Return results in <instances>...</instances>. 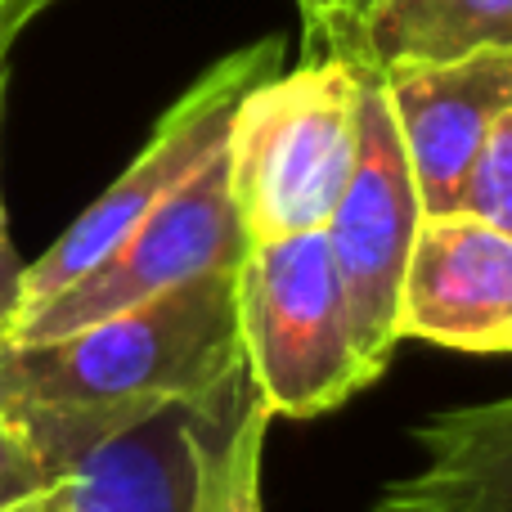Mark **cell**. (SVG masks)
Returning <instances> with one entry per match:
<instances>
[{
	"label": "cell",
	"instance_id": "7c38bea8",
	"mask_svg": "<svg viewBox=\"0 0 512 512\" xmlns=\"http://www.w3.org/2000/svg\"><path fill=\"white\" fill-rule=\"evenodd\" d=\"M270 409L256 400L252 382H243L198 436V472L189 512H265L261 472Z\"/></svg>",
	"mask_w": 512,
	"mask_h": 512
},
{
	"label": "cell",
	"instance_id": "30bf717a",
	"mask_svg": "<svg viewBox=\"0 0 512 512\" xmlns=\"http://www.w3.org/2000/svg\"><path fill=\"white\" fill-rule=\"evenodd\" d=\"M423 463L373 512H512V396L441 409L414 432Z\"/></svg>",
	"mask_w": 512,
	"mask_h": 512
},
{
	"label": "cell",
	"instance_id": "4fadbf2b",
	"mask_svg": "<svg viewBox=\"0 0 512 512\" xmlns=\"http://www.w3.org/2000/svg\"><path fill=\"white\" fill-rule=\"evenodd\" d=\"M454 212L472 216V221L512 239V113H504L490 126L486 144H481V153L468 167Z\"/></svg>",
	"mask_w": 512,
	"mask_h": 512
},
{
	"label": "cell",
	"instance_id": "ba28073f",
	"mask_svg": "<svg viewBox=\"0 0 512 512\" xmlns=\"http://www.w3.org/2000/svg\"><path fill=\"white\" fill-rule=\"evenodd\" d=\"M378 77L423 216L454 212L490 126L512 113V50H477L450 63H396Z\"/></svg>",
	"mask_w": 512,
	"mask_h": 512
},
{
	"label": "cell",
	"instance_id": "5bb4252c",
	"mask_svg": "<svg viewBox=\"0 0 512 512\" xmlns=\"http://www.w3.org/2000/svg\"><path fill=\"white\" fill-rule=\"evenodd\" d=\"M292 5L301 18V59L360 63V32L373 0H292Z\"/></svg>",
	"mask_w": 512,
	"mask_h": 512
},
{
	"label": "cell",
	"instance_id": "8992f818",
	"mask_svg": "<svg viewBox=\"0 0 512 512\" xmlns=\"http://www.w3.org/2000/svg\"><path fill=\"white\" fill-rule=\"evenodd\" d=\"M423 203L378 72H364L355 113V167L324 221V243L351 315L355 351L382 378L400 346V279L414 248Z\"/></svg>",
	"mask_w": 512,
	"mask_h": 512
},
{
	"label": "cell",
	"instance_id": "8fae6325",
	"mask_svg": "<svg viewBox=\"0 0 512 512\" xmlns=\"http://www.w3.org/2000/svg\"><path fill=\"white\" fill-rule=\"evenodd\" d=\"M477 50H512V0H373L360 63H450Z\"/></svg>",
	"mask_w": 512,
	"mask_h": 512
},
{
	"label": "cell",
	"instance_id": "9a60e30c",
	"mask_svg": "<svg viewBox=\"0 0 512 512\" xmlns=\"http://www.w3.org/2000/svg\"><path fill=\"white\" fill-rule=\"evenodd\" d=\"M23 279L27 261L18 256L14 239H9V212H5V189H0V342L14 328L18 310H23Z\"/></svg>",
	"mask_w": 512,
	"mask_h": 512
},
{
	"label": "cell",
	"instance_id": "e0dca14e",
	"mask_svg": "<svg viewBox=\"0 0 512 512\" xmlns=\"http://www.w3.org/2000/svg\"><path fill=\"white\" fill-rule=\"evenodd\" d=\"M0 512H59L45 495V486L27 490V495H14V499H0Z\"/></svg>",
	"mask_w": 512,
	"mask_h": 512
},
{
	"label": "cell",
	"instance_id": "277c9868",
	"mask_svg": "<svg viewBox=\"0 0 512 512\" xmlns=\"http://www.w3.org/2000/svg\"><path fill=\"white\" fill-rule=\"evenodd\" d=\"M248 382L234 373L194 400L131 414H0L18 427L41 486L59 512H189L198 436Z\"/></svg>",
	"mask_w": 512,
	"mask_h": 512
},
{
	"label": "cell",
	"instance_id": "2e32d148",
	"mask_svg": "<svg viewBox=\"0 0 512 512\" xmlns=\"http://www.w3.org/2000/svg\"><path fill=\"white\" fill-rule=\"evenodd\" d=\"M50 5L54 0H0V54H9V45L18 41V32H23L36 14H45Z\"/></svg>",
	"mask_w": 512,
	"mask_h": 512
},
{
	"label": "cell",
	"instance_id": "7a4b0ae2",
	"mask_svg": "<svg viewBox=\"0 0 512 512\" xmlns=\"http://www.w3.org/2000/svg\"><path fill=\"white\" fill-rule=\"evenodd\" d=\"M364 72L351 59H301L234 104L221 158L248 243L324 230L355 167Z\"/></svg>",
	"mask_w": 512,
	"mask_h": 512
},
{
	"label": "cell",
	"instance_id": "9c48e42d",
	"mask_svg": "<svg viewBox=\"0 0 512 512\" xmlns=\"http://www.w3.org/2000/svg\"><path fill=\"white\" fill-rule=\"evenodd\" d=\"M512 319V239L463 212L423 216L400 279V342L495 355Z\"/></svg>",
	"mask_w": 512,
	"mask_h": 512
},
{
	"label": "cell",
	"instance_id": "ac0fdd59",
	"mask_svg": "<svg viewBox=\"0 0 512 512\" xmlns=\"http://www.w3.org/2000/svg\"><path fill=\"white\" fill-rule=\"evenodd\" d=\"M499 351H508V355H512V319H508V328H504V337H499Z\"/></svg>",
	"mask_w": 512,
	"mask_h": 512
},
{
	"label": "cell",
	"instance_id": "6da1fadb",
	"mask_svg": "<svg viewBox=\"0 0 512 512\" xmlns=\"http://www.w3.org/2000/svg\"><path fill=\"white\" fill-rule=\"evenodd\" d=\"M234 270L63 337L0 346V414H131L216 391L243 369Z\"/></svg>",
	"mask_w": 512,
	"mask_h": 512
},
{
	"label": "cell",
	"instance_id": "52a82bcc",
	"mask_svg": "<svg viewBox=\"0 0 512 512\" xmlns=\"http://www.w3.org/2000/svg\"><path fill=\"white\" fill-rule=\"evenodd\" d=\"M243 252H248V234H243L239 212L230 203L225 158L212 153L95 270L18 319L0 346L45 342V337H63L72 328L95 324V319L122 315V310L144 306L162 292H176L203 274L234 270Z\"/></svg>",
	"mask_w": 512,
	"mask_h": 512
},
{
	"label": "cell",
	"instance_id": "5b68a950",
	"mask_svg": "<svg viewBox=\"0 0 512 512\" xmlns=\"http://www.w3.org/2000/svg\"><path fill=\"white\" fill-rule=\"evenodd\" d=\"M279 63H283V36H261V41L216 59L212 68L153 122L149 144L135 153L131 167L27 265L18 319L32 315L36 306H45V301L59 297L63 288H72L81 274L95 270L171 189L185 185L212 153H221L234 104H239L261 77L279 72Z\"/></svg>",
	"mask_w": 512,
	"mask_h": 512
},
{
	"label": "cell",
	"instance_id": "d6986e66",
	"mask_svg": "<svg viewBox=\"0 0 512 512\" xmlns=\"http://www.w3.org/2000/svg\"><path fill=\"white\" fill-rule=\"evenodd\" d=\"M5 59L9 54H0V104H5Z\"/></svg>",
	"mask_w": 512,
	"mask_h": 512
},
{
	"label": "cell",
	"instance_id": "3957f363",
	"mask_svg": "<svg viewBox=\"0 0 512 512\" xmlns=\"http://www.w3.org/2000/svg\"><path fill=\"white\" fill-rule=\"evenodd\" d=\"M239 351L270 418H319L373 387L324 230L248 243L234 270Z\"/></svg>",
	"mask_w": 512,
	"mask_h": 512
}]
</instances>
